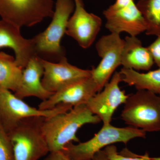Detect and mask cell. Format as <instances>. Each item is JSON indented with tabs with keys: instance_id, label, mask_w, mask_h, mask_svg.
Returning a JSON list of instances; mask_svg holds the SVG:
<instances>
[{
	"instance_id": "21",
	"label": "cell",
	"mask_w": 160,
	"mask_h": 160,
	"mask_svg": "<svg viewBox=\"0 0 160 160\" xmlns=\"http://www.w3.org/2000/svg\"><path fill=\"white\" fill-rule=\"evenodd\" d=\"M147 47L153 58L155 64L160 68V33L157 36L156 39Z\"/></svg>"
},
{
	"instance_id": "23",
	"label": "cell",
	"mask_w": 160,
	"mask_h": 160,
	"mask_svg": "<svg viewBox=\"0 0 160 160\" xmlns=\"http://www.w3.org/2000/svg\"><path fill=\"white\" fill-rule=\"evenodd\" d=\"M133 2H134L133 0H116L114 4L110 6L113 8H122L129 5Z\"/></svg>"
},
{
	"instance_id": "4",
	"label": "cell",
	"mask_w": 160,
	"mask_h": 160,
	"mask_svg": "<svg viewBox=\"0 0 160 160\" xmlns=\"http://www.w3.org/2000/svg\"><path fill=\"white\" fill-rule=\"evenodd\" d=\"M121 113L122 120L145 132L160 131V97L148 90L129 95Z\"/></svg>"
},
{
	"instance_id": "11",
	"label": "cell",
	"mask_w": 160,
	"mask_h": 160,
	"mask_svg": "<svg viewBox=\"0 0 160 160\" xmlns=\"http://www.w3.org/2000/svg\"><path fill=\"white\" fill-rule=\"evenodd\" d=\"M106 19V27L111 33H129L136 37L146 32L148 25L134 2L124 7L113 8L111 6L103 12Z\"/></svg>"
},
{
	"instance_id": "5",
	"label": "cell",
	"mask_w": 160,
	"mask_h": 160,
	"mask_svg": "<svg viewBox=\"0 0 160 160\" xmlns=\"http://www.w3.org/2000/svg\"><path fill=\"white\" fill-rule=\"evenodd\" d=\"M53 0H0V17L21 29L31 27L52 18Z\"/></svg>"
},
{
	"instance_id": "18",
	"label": "cell",
	"mask_w": 160,
	"mask_h": 160,
	"mask_svg": "<svg viewBox=\"0 0 160 160\" xmlns=\"http://www.w3.org/2000/svg\"><path fill=\"white\" fill-rule=\"evenodd\" d=\"M23 70L13 56L0 52V88L15 92L20 86Z\"/></svg>"
},
{
	"instance_id": "13",
	"label": "cell",
	"mask_w": 160,
	"mask_h": 160,
	"mask_svg": "<svg viewBox=\"0 0 160 160\" xmlns=\"http://www.w3.org/2000/svg\"><path fill=\"white\" fill-rule=\"evenodd\" d=\"M102 25L99 17L88 12L84 5L75 4L74 12L68 21L66 34L74 39L81 47L87 49L94 42Z\"/></svg>"
},
{
	"instance_id": "19",
	"label": "cell",
	"mask_w": 160,
	"mask_h": 160,
	"mask_svg": "<svg viewBox=\"0 0 160 160\" xmlns=\"http://www.w3.org/2000/svg\"><path fill=\"white\" fill-rule=\"evenodd\" d=\"M137 6L148 25L146 34L157 36L160 33V0H139Z\"/></svg>"
},
{
	"instance_id": "20",
	"label": "cell",
	"mask_w": 160,
	"mask_h": 160,
	"mask_svg": "<svg viewBox=\"0 0 160 160\" xmlns=\"http://www.w3.org/2000/svg\"><path fill=\"white\" fill-rule=\"evenodd\" d=\"M0 160H15L8 135L0 125Z\"/></svg>"
},
{
	"instance_id": "22",
	"label": "cell",
	"mask_w": 160,
	"mask_h": 160,
	"mask_svg": "<svg viewBox=\"0 0 160 160\" xmlns=\"http://www.w3.org/2000/svg\"><path fill=\"white\" fill-rule=\"evenodd\" d=\"M44 160H72L67 157L62 151L49 152ZM92 160H96L94 158Z\"/></svg>"
},
{
	"instance_id": "3",
	"label": "cell",
	"mask_w": 160,
	"mask_h": 160,
	"mask_svg": "<svg viewBox=\"0 0 160 160\" xmlns=\"http://www.w3.org/2000/svg\"><path fill=\"white\" fill-rule=\"evenodd\" d=\"M146 132L132 127L119 128L103 125L94 137L87 142L74 145L72 142L65 146L62 151L72 160H92L101 149L115 143L126 144L137 138H146Z\"/></svg>"
},
{
	"instance_id": "9",
	"label": "cell",
	"mask_w": 160,
	"mask_h": 160,
	"mask_svg": "<svg viewBox=\"0 0 160 160\" xmlns=\"http://www.w3.org/2000/svg\"><path fill=\"white\" fill-rule=\"evenodd\" d=\"M122 82L120 72H115L103 91L97 92L86 104L89 110L100 118L103 125L111 124L115 111L120 105L126 103L129 96L120 89Z\"/></svg>"
},
{
	"instance_id": "7",
	"label": "cell",
	"mask_w": 160,
	"mask_h": 160,
	"mask_svg": "<svg viewBox=\"0 0 160 160\" xmlns=\"http://www.w3.org/2000/svg\"><path fill=\"white\" fill-rule=\"evenodd\" d=\"M70 106L59 105L48 110L32 107L7 89L0 88V124L6 133L23 120L34 117H51L72 109Z\"/></svg>"
},
{
	"instance_id": "12",
	"label": "cell",
	"mask_w": 160,
	"mask_h": 160,
	"mask_svg": "<svg viewBox=\"0 0 160 160\" xmlns=\"http://www.w3.org/2000/svg\"><path fill=\"white\" fill-rule=\"evenodd\" d=\"M40 58L44 68L42 84L45 89L52 93L77 80L91 77V70L80 69L72 65L65 56L58 63Z\"/></svg>"
},
{
	"instance_id": "17",
	"label": "cell",
	"mask_w": 160,
	"mask_h": 160,
	"mask_svg": "<svg viewBox=\"0 0 160 160\" xmlns=\"http://www.w3.org/2000/svg\"><path fill=\"white\" fill-rule=\"evenodd\" d=\"M122 82L137 90H146L160 95V68L141 73L132 69L122 68L119 72Z\"/></svg>"
},
{
	"instance_id": "2",
	"label": "cell",
	"mask_w": 160,
	"mask_h": 160,
	"mask_svg": "<svg viewBox=\"0 0 160 160\" xmlns=\"http://www.w3.org/2000/svg\"><path fill=\"white\" fill-rule=\"evenodd\" d=\"M45 118L34 117L20 122L7 133L11 142L15 160H38L49 151L42 130Z\"/></svg>"
},
{
	"instance_id": "10",
	"label": "cell",
	"mask_w": 160,
	"mask_h": 160,
	"mask_svg": "<svg viewBox=\"0 0 160 160\" xmlns=\"http://www.w3.org/2000/svg\"><path fill=\"white\" fill-rule=\"evenodd\" d=\"M99 92L96 84L91 77L74 81L54 92L38 106L41 110H48L59 105H65L73 108L86 105L92 98Z\"/></svg>"
},
{
	"instance_id": "14",
	"label": "cell",
	"mask_w": 160,
	"mask_h": 160,
	"mask_svg": "<svg viewBox=\"0 0 160 160\" xmlns=\"http://www.w3.org/2000/svg\"><path fill=\"white\" fill-rule=\"evenodd\" d=\"M10 48L14 51L17 64L24 69L32 58L38 56L33 38L23 37L20 28L0 20V49Z\"/></svg>"
},
{
	"instance_id": "1",
	"label": "cell",
	"mask_w": 160,
	"mask_h": 160,
	"mask_svg": "<svg viewBox=\"0 0 160 160\" xmlns=\"http://www.w3.org/2000/svg\"><path fill=\"white\" fill-rule=\"evenodd\" d=\"M101 121L86 105L75 106L66 112L45 118L42 128L49 152L62 151L68 143L79 142L76 133L82 126Z\"/></svg>"
},
{
	"instance_id": "8",
	"label": "cell",
	"mask_w": 160,
	"mask_h": 160,
	"mask_svg": "<svg viewBox=\"0 0 160 160\" xmlns=\"http://www.w3.org/2000/svg\"><path fill=\"white\" fill-rule=\"evenodd\" d=\"M125 41L119 34L103 36L96 44L98 54L102 58L99 65L91 70V77L99 92L109 82L117 68L121 65V57Z\"/></svg>"
},
{
	"instance_id": "16",
	"label": "cell",
	"mask_w": 160,
	"mask_h": 160,
	"mask_svg": "<svg viewBox=\"0 0 160 160\" xmlns=\"http://www.w3.org/2000/svg\"><path fill=\"white\" fill-rule=\"evenodd\" d=\"M121 57L123 68L136 70L148 71L155 64L148 47H144L136 37L127 36Z\"/></svg>"
},
{
	"instance_id": "26",
	"label": "cell",
	"mask_w": 160,
	"mask_h": 160,
	"mask_svg": "<svg viewBox=\"0 0 160 160\" xmlns=\"http://www.w3.org/2000/svg\"><path fill=\"white\" fill-rule=\"evenodd\" d=\"M152 160H160V157L150 158Z\"/></svg>"
},
{
	"instance_id": "6",
	"label": "cell",
	"mask_w": 160,
	"mask_h": 160,
	"mask_svg": "<svg viewBox=\"0 0 160 160\" xmlns=\"http://www.w3.org/2000/svg\"><path fill=\"white\" fill-rule=\"evenodd\" d=\"M52 20L45 31L32 38L38 56L40 54L64 57L61 40L66 33L70 15L74 11V0H56Z\"/></svg>"
},
{
	"instance_id": "15",
	"label": "cell",
	"mask_w": 160,
	"mask_h": 160,
	"mask_svg": "<svg viewBox=\"0 0 160 160\" xmlns=\"http://www.w3.org/2000/svg\"><path fill=\"white\" fill-rule=\"evenodd\" d=\"M43 73L44 68L40 57L32 58L23 69L20 86L14 94L22 99L30 97L38 98L42 101L49 98L53 93L47 91L43 86Z\"/></svg>"
},
{
	"instance_id": "24",
	"label": "cell",
	"mask_w": 160,
	"mask_h": 160,
	"mask_svg": "<svg viewBox=\"0 0 160 160\" xmlns=\"http://www.w3.org/2000/svg\"><path fill=\"white\" fill-rule=\"evenodd\" d=\"M96 160H109L103 150H100L95 155L94 158Z\"/></svg>"
},
{
	"instance_id": "25",
	"label": "cell",
	"mask_w": 160,
	"mask_h": 160,
	"mask_svg": "<svg viewBox=\"0 0 160 160\" xmlns=\"http://www.w3.org/2000/svg\"><path fill=\"white\" fill-rule=\"evenodd\" d=\"M75 4H80L84 5L82 0H74Z\"/></svg>"
},
{
	"instance_id": "27",
	"label": "cell",
	"mask_w": 160,
	"mask_h": 160,
	"mask_svg": "<svg viewBox=\"0 0 160 160\" xmlns=\"http://www.w3.org/2000/svg\"><path fill=\"white\" fill-rule=\"evenodd\" d=\"M0 125H1V124H0Z\"/></svg>"
}]
</instances>
